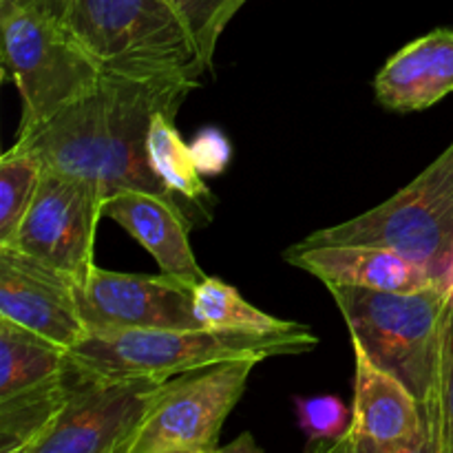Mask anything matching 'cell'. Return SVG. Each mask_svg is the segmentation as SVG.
Wrapping results in <instances>:
<instances>
[{
  "label": "cell",
  "mask_w": 453,
  "mask_h": 453,
  "mask_svg": "<svg viewBox=\"0 0 453 453\" xmlns=\"http://www.w3.org/2000/svg\"><path fill=\"white\" fill-rule=\"evenodd\" d=\"M202 73L193 65H104L91 93L13 146L47 171L93 184L104 202L133 188L177 199L150 168L146 140L155 115H177Z\"/></svg>",
  "instance_id": "1"
},
{
  "label": "cell",
  "mask_w": 453,
  "mask_h": 453,
  "mask_svg": "<svg viewBox=\"0 0 453 453\" xmlns=\"http://www.w3.org/2000/svg\"><path fill=\"white\" fill-rule=\"evenodd\" d=\"M326 288L341 310L349 339L414 394L427 425L429 449L442 453L447 330L453 308L447 281L407 292L339 283Z\"/></svg>",
  "instance_id": "2"
},
{
  "label": "cell",
  "mask_w": 453,
  "mask_h": 453,
  "mask_svg": "<svg viewBox=\"0 0 453 453\" xmlns=\"http://www.w3.org/2000/svg\"><path fill=\"white\" fill-rule=\"evenodd\" d=\"M319 336L308 326L288 327L270 334L193 330H133L111 334H87L69 349L75 367L87 374L109 379H173L234 358L288 357L312 352Z\"/></svg>",
  "instance_id": "3"
},
{
  "label": "cell",
  "mask_w": 453,
  "mask_h": 453,
  "mask_svg": "<svg viewBox=\"0 0 453 453\" xmlns=\"http://www.w3.org/2000/svg\"><path fill=\"white\" fill-rule=\"evenodd\" d=\"M4 75L22 100L16 137L47 124L53 115L97 87L104 65L71 34L65 20L13 9L0 13Z\"/></svg>",
  "instance_id": "4"
},
{
  "label": "cell",
  "mask_w": 453,
  "mask_h": 453,
  "mask_svg": "<svg viewBox=\"0 0 453 453\" xmlns=\"http://www.w3.org/2000/svg\"><path fill=\"white\" fill-rule=\"evenodd\" d=\"M301 243L392 248L447 281L453 261V142L388 202L343 224L317 230Z\"/></svg>",
  "instance_id": "5"
},
{
  "label": "cell",
  "mask_w": 453,
  "mask_h": 453,
  "mask_svg": "<svg viewBox=\"0 0 453 453\" xmlns=\"http://www.w3.org/2000/svg\"><path fill=\"white\" fill-rule=\"evenodd\" d=\"M259 358H234L166 379L131 453H215Z\"/></svg>",
  "instance_id": "6"
},
{
  "label": "cell",
  "mask_w": 453,
  "mask_h": 453,
  "mask_svg": "<svg viewBox=\"0 0 453 453\" xmlns=\"http://www.w3.org/2000/svg\"><path fill=\"white\" fill-rule=\"evenodd\" d=\"M65 25L102 65H193L206 71L175 0H69Z\"/></svg>",
  "instance_id": "7"
},
{
  "label": "cell",
  "mask_w": 453,
  "mask_h": 453,
  "mask_svg": "<svg viewBox=\"0 0 453 453\" xmlns=\"http://www.w3.org/2000/svg\"><path fill=\"white\" fill-rule=\"evenodd\" d=\"M164 383L87 374L73 363L69 396L29 453H131Z\"/></svg>",
  "instance_id": "8"
},
{
  "label": "cell",
  "mask_w": 453,
  "mask_h": 453,
  "mask_svg": "<svg viewBox=\"0 0 453 453\" xmlns=\"http://www.w3.org/2000/svg\"><path fill=\"white\" fill-rule=\"evenodd\" d=\"M102 208L104 197L96 186L44 168L34 202L7 246L80 283L96 265L93 250L97 224L104 217Z\"/></svg>",
  "instance_id": "9"
},
{
  "label": "cell",
  "mask_w": 453,
  "mask_h": 453,
  "mask_svg": "<svg viewBox=\"0 0 453 453\" xmlns=\"http://www.w3.org/2000/svg\"><path fill=\"white\" fill-rule=\"evenodd\" d=\"M197 283L159 274L113 273L93 265L75 283V301L87 334L133 330H193Z\"/></svg>",
  "instance_id": "10"
},
{
  "label": "cell",
  "mask_w": 453,
  "mask_h": 453,
  "mask_svg": "<svg viewBox=\"0 0 453 453\" xmlns=\"http://www.w3.org/2000/svg\"><path fill=\"white\" fill-rule=\"evenodd\" d=\"M354 405L348 434L330 453H432L423 410L405 383L352 341Z\"/></svg>",
  "instance_id": "11"
},
{
  "label": "cell",
  "mask_w": 453,
  "mask_h": 453,
  "mask_svg": "<svg viewBox=\"0 0 453 453\" xmlns=\"http://www.w3.org/2000/svg\"><path fill=\"white\" fill-rule=\"evenodd\" d=\"M0 319L71 349L87 336L69 274L0 246Z\"/></svg>",
  "instance_id": "12"
},
{
  "label": "cell",
  "mask_w": 453,
  "mask_h": 453,
  "mask_svg": "<svg viewBox=\"0 0 453 453\" xmlns=\"http://www.w3.org/2000/svg\"><path fill=\"white\" fill-rule=\"evenodd\" d=\"M283 259L295 268L312 274L326 286L370 288V290L407 292L438 283L429 270L398 250L370 243H317L283 250Z\"/></svg>",
  "instance_id": "13"
},
{
  "label": "cell",
  "mask_w": 453,
  "mask_h": 453,
  "mask_svg": "<svg viewBox=\"0 0 453 453\" xmlns=\"http://www.w3.org/2000/svg\"><path fill=\"white\" fill-rule=\"evenodd\" d=\"M102 212L146 248L162 273L193 283L208 277L195 259L188 242L190 221L175 197L135 188L122 190L106 197Z\"/></svg>",
  "instance_id": "14"
},
{
  "label": "cell",
  "mask_w": 453,
  "mask_h": 453,
  "mask_svg": "<svg viewBox=\"0 0 453 453\" xmlns=\"http://www.w3.org/2000/svg\"><path fill=\"white\" fill-rule=\"evenodd\" d=\"M379 104L396 113L425 111L453 93V29L438 27L398 49L376 73Z\"/></svg>",
  "instance_id": "15"
},
{
  "label": "cell",
  "mask_w": 453,
  "mask_h": 453,
  "mask_svg": "<svg viewBox=\"0 0 453 453\" xmlns=\"http://www.w3.org/2000/svg\"><path fill=\"white\" fill-rule=\"evenodd\" d=\"M69 365V349L0 319V398L49 383L65 374Z\"/></svg>",
  "instance_id": "16"
},
{
  "label": "cell",
  "mask_w": 453,
  "mask_h": 453,
  "mask_svg": "<svg viewBox=\"0 0 453 453\" xmlns=\"http://www.w3.org/2000/svg\"><path fill=\"white\" fill-rule=\"evenodd\" d=\"M73 383V361L69 370L34 389L0 398V453H29L31 445L51 427L60 414Z\"/></svg>",
  "instance_id": "17"
},
{
  "label": "cell",
  "mask_w": 453,
  "mask_h": 453,
  "mask_svg": "<svg viewBox=\"0 0 453 453\" xmlns=\"http://www.w3.org/2000/svg\"><path fill=\"white\" fill-rule=\"evenodd\" d=\"M195 317L199 326L221 332H246V334H270L296 326L295 321L277 319L248 303L234 286L217 277H206L195 286Z\"/></svg>",
  "instance_id": "18"
},
{
  "label": "cell",
  "mask_w": 453,
  "mask_h": 453,
  "mask_svg": "<svg viewBox=\"0 0 453 453\" xmlns=\"http://www.w3.org/2000/svg\"><path fill=\"white\" fill-rule=\"evenodd\" d=\"M173 119L175 115L171 113H157L153 118L146 140L150 168L159 181L175 195H181L195 203L208 202L211 190L197 168L190 144H186Z\"/></svg>",
  "instance_id": "19"
},
{
  "label": "cell",
  "mask_w": 453,
  "mask_h": 453,
  "mask_svg": "<svg viewBox=\"0 0 453 453\" xmlns=\"http://www.w3.org/2000/svg\"><path fill=\"white\" fill-rule=\"evenodd\" d=\"M44 164L34 153L12 146L0 157V246L16 234L35 197Z\"/></svg>",
  "instance_id": "20"
},
{
  "label": "cell",
  "mask_w": 453,
  "mask_h": 453,
  "mask_svg": "<svg viewBox=\"0 0 453 453\" xmlns=\"http://www.w3.org/2000/svg\"><path fill=\"white\" fill-rule=\"evenodd\" d=\"M296 423L308 436V449L330 451L348 434L352 411L339 396H296Z\"/></svg>",
  "instance_id": "21"
},
{
  "label": "cell",
  "mask_w": 453,
  "mask_h": 453,
  "mask_svg": "<svg viewBox=\"0 0 453 453\" xmlns=\"http://www.w3.org/2000/svg\"><path fill=\"white\" fill-rule=\"evenodd\" d=\"M248 0H175L188 25L203 69L212 71L217 42Z\"/></svg>",
  "instance_id": "22"
},
{
  "label": "cell",
  "mask_w": 453,
  "mask_h": 453,
  "mask_svg": "<svg viewBox=\"0 0 453 453\" xmlns=\"http://www.w3.org/2000/svg\"><path fill=\"white\" fill-rule=\"evenodd\" d=\"M190 150L202 175H221L233 157L230 140L215 127H206L190 142Z\"/></svg>",
  "instance_id": "23"
},
{
  "label": "cell",
  "mask_w": 453,
  "mask_h": 453,
  "mask_svg": "<svg viewBox=\"0 0 453 453\" xmlns=\"http://www.w3.org/2000/svg\"><path fill=\"white\" fill-rule=\"evenodd\" d=\"M442 453H453V308L447 330V365H445V434Z\"/></svg>",
  "instance_id": "24"
},
{
  "label": "cell",
  "mask_w": 453,
  "mask_h": 453,
  "mask_svg": "<svg viewBox=\"0 0 453 453\" xmlns=\"http://www.w3.org/2000/svg\"><path fill=\"white\" fill-rule=\"evenodd\" d=\"M69 0H0V13L13 12V9H29V12L47 13V16L65 20Z\"/></svg>",
  "instance_id": "25"
},
{
  "label": "cell",
  "mask_w": 453,
  "mask_h": 453,
  "mask_svg": "<svg viewBox=\"0 0 453 453\" xmlns=\"http://www.w3.org/2000/svg\"><path fill=\"white\" fill-rule=\"evenodd\" d=\"M237 449H243V451H259V447L255 445V441H252L250 434H242L239 436V442H230V445L226 447H219V451H237Z\"/></svg>",
  "instance_id": "26"
},
{
  "label": "cell",
  "mask_w": 453,
  "mask_h": 453,
  "mask_svg": "<svg viewBox=\"0 0 453 453\" xmlns=\"http://www.w3.org/2000/svg\"><path fill=\"white\" fill-rule=\"evenodd\" d=\"M447 286H449V290H451V295H453V261H451L449 274H447Z\"/></svg>",
  "instance_id": "27"
}]
</instances>
